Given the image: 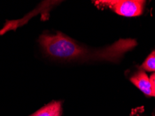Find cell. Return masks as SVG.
Wrapping results in <instances>:
<instances>
[{
    "label": "cell",
    "mask_w": 155,
    "mask_h": 116,
    "mask_svg": "<svg viewBox=\"0 0 155 116\" xmlns=\"http://www.w3.org/2000/svg\"><path fill=\"white\" fill-rule=\"evenodd\" d=\"M38 42L51 57L65 61L95 60L97 49H90L79 45L76 40L62 33H43L38 38Z\"/></svg>",
    "instance_id": "cell-1"
},
{
    "label": "cell",
    "mask_w": 155,
    "mask_h": 116,
    "mask_svg": "<svg viewBox=\"0 0 155 116\" xmlns=\"http://www.w3.org/2000/svg\"><path fill=\"white\" fill-rule=\"evenodd\" d=\"M95 4L101 7L109 8L122 16L136 17L143 13L145 2L141 0H111L96 2Z\"/></svg>",
    "instance_id": "cell-2"
},
{
    "label": "cell",
    "mask_w": 155,
    "mask_h": 116,
    "mask_svg": "<svg viewBox=\"0 0 155 116\" xmlns=\"http://www.w3.org/2000/svg\"><path fill=\"white\" fill-rule=\"evenodd\" d=\"M130 80L145 95L150 97H155L151 81L143 70H140L135 75L132 76Z\"/></svg>",
    "instance_id": "cell-3"
},
{
    "label": "cell",
    "mask_w": 155,
    "mask_h": 116,
    "mask_svg": "<svg viewBox=\"0 0 155 116\" xmlns=\"http://www.w3.org/2000/svg\"><path fill=\"white\" fill-rule=\"evenodd\" d=\"M61 102L54 101L43 106L30 116H61Z\"/></svg>",
    "instance_id": "cell-4"
},
{
    "label": "cell",
    "mask_w": 155,
    "mask_h": 116,
    "mask_svg": "<svg viewBox=\"0 0 155 116\" xmlns=\"http://www.w3.org/2000/svg\"><path fill=\"white\" fill-rule=\"evenodd\" d=\"M142 68L148 72H155V50L145 59L142 65Z\"/></svg>",
    "instance_id": "cell-5"
},
{
    "label": "cell",
    "mask_w": 155,
    "mask_h": 116,
    "mask_svg": "<svg viewBox=\"0 0 155 116\" xmlns=\"http://www.w3.org/2000/svg\"><path fill=\"white\" fill-rule=\"evenodd\" d=\"M150 81H151L152 84V87H153L154 89V95H155V72L154 74H152L151 76L150 77Z\"/></svg>",
    "instance_id": "cell-6"
}]
</instances>
